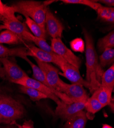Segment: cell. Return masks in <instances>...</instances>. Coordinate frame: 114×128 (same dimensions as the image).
I'll return each instance as SVG.
<instances>
[{
	"label": "cell",
	"instance_id": "cell-1",
	"mask_svg": "<svg viewBox=\"0 0 114 128\" xmlns=\"http://www.w3.org/2000/svg\"><path fill=\"white\" fill-rule=\"evenodd\" d=\"M83 33L86 43V80L90 84V91L93 93L101 87V80L103 72L100 64L98 62V56L91 35L85 29H83Z\"/></svg>",
	"mask_w": 114,
	"mask_h": 128
},
{
	"label": "cell",
	"instance_id": "cell-2",
	"mask_svg": "<svg viewBox=\"0 0 114 128\" xmlns=\"http://www.w3.org/2000/svg\"><path fill=\"white\" fill-rule=\"evenodd\" d=\"M53 2H41L25 0L18 1L11 6L14 8L15 13L18 12L23 15L25 18H32L41 28L45 30L46 14L48 9L47 6Z\"/></svg>",
	"mask_w": 114,
	"mask_h": 128
},
{
	"label": "cell",
	"instance_id": "cell-3",
	"mask_svg": "<svg viewBox=\"0 0 114 128\" xmlns=\"http://www.w3.org/2000/svg\"><path fill=\"white\" fill-rule=\"evenodd\" d=\"M25 114V110L21 103L0 92V123L12 124L23 118Z\"/></svg>",
	"mask_w": 114,
	"mask_h": 128
},
{
	"label": "cell",
	"instance_id": "cell-4",
	"mask_svg": "<svg viewBox=\"0 0 114 128\" xmlns=\"http://www.w3.org/2000/svg\"><path fill=\"white\" fill-rule=\"evenodd\" d=\"M51 47L56 54L68 64L79 69L81 65V59L64 45L61 38L51 39Z\"/></svg>",
	"mask_w": 114,
	"mask_h": 128
},
{
	"label": "cell",
	"instance_id": "cell-5",
	"mask_svg": "<svg viewBox=\"0 0 114 128\" xmlns=\"http://www.w3.org/2000/svg\"><path fill=\"white\" fill-rule=\"evenodd\" d=\"M38 66L42 70L45 74L50 87L53 90L61 92L62 84L64 82L59 78V72L57 68L54 67L49 63L41 62L35 58Z\"/></svg>",
	"mask_w": 114,
	"mask_h": 128
},
{
	"label": "cell",
	"instance_id": "cell-6",
	"mask_svg": "<svg viewBox=\"0 0 114 128\" xmlns=\"http://www.w3.org/2000/svg\"><path fill=\"white\" fill-rule=\"evenodd\" d=\"M58 66L63 72L62 73L59 72L60 75L67 78L72 84H80L88 88L90 91L91 87L90 84L82 78L78 68L70 65L66 61L61 62Z\"/></svg>",
	"mask_w": 114,
	"mask_h": 128
},
{
	"label": "cell",
	"instance_id": "cell-7",
	"mask_svg": "<svg viewBox=\"0 0 114 128\" xmlns=\"http://www.w3.org/2000/svg\"><path fill=\"white\" fill-rule=\"evenodd\" d=\"M86 102L66 103L61 100L57 104L55 114L63 120H67L71 116L75 115L85 108Z\"/></svg>",
	"mask_w": 114,
	"mask_h": 128
},
{
	"label": "cell",
	"instance_id": "cell-8",
	"mask_svg": "<svg viewBox=\"0 0 114 128\" xmlns=\"http://www.w3.org/2000/svg\"><path fill=\"white\" fill-rule=\"evenodd\" d=\"M61 92L65 94L72 102H86L88 98L83 86L79 84H68L63 82L61 87Z\"/></svg>",
	"mask_w": 114,
	"mask_h": 128
},
{
	"label": "cell",
	"instance_id": "cell-9",
	"mask_svg": "<svg viewBox=\"0 0 114 128\" xmlns=\"http://www.w3.org/2000/svg\"><path fill=\"white\" fill-rule=\"evenodd\" d=\"M14 83L18 84L21 86L28 87L34 88L42 93L46 95L47 98L54 101L57 104H59L61 100L54 94V92L48 87L46 86L45 84L40 82L32 78L29 76L24 78L21 80L15 82Z\"/></svg>",
	"mask_w": 114,
	"mask_h": 128
},
{
	"label": "cell",
	"instance_id": "cell-10",
	"mask_svg": "<svg viewBox=\"0 0 114 128\" xmlns=\"http://www.w3.org/2000/svg\"><path fill=\"white\" fill-rule=\"evenodd\" d=\"M0 62L3 66L6 78L12 82L28 76L16 62L9 60L7 58H0Z\"/></svg>",
	"mask_w": 114,
	"mask_h": 128
},
{
	"label": "cell",
	"instance_id": "cell-11",
	"mask_svg": "<svg viewBox=\"0 0 114 128\" xmlns=\"http://www.w3.org/2000/svg\"><path fill=\"white\" fill-rule=\"evenodd\" d=\"M27 56H32L41 62L47 63H54L57 66L61 62L65 61L55 53H49L33 45H31L29 46L27 49Z\"/></svg>",
	"mask_w": 114,
	"mask_h": 128
},
{
	"label": "cell",
	"instance_id": "cell-12",
	"mask_svg": "<svg viewBox=\"0 0 114 128\" xmlns=\"http://www.w3.org/2000/svg\"><path fill=\"white\" fill-rule=\"evenodd\" d=\"M45 26L47 33L53 38H62L64 26L48 9L46 14Z\"/></svg>",
	"mask_w": 114,
	"mask_h": 128
},
{
	"label": "cell",
	"instance_id": "cell-13",
	"mask_svg": "<svg viewBox=\"0 0 114 128\" xmlns=\"http://www.w3.org/2000/svg\"><path fill=\"white\" fill-rule=\"evenodd\" d=\"M25 60L29 63L30 66H31V68L32 69L33 73V77L35 80L40 82L41 83H42L43 84H45L46 86L50 88L54 92V94L57 96L62 101H63L66 103H68V104L72 102L65 94L58 92L51 88V87H50L49 83L47 80V79L45 76L44 73H43L42 70L39 68L38 66H37L36 65H35V64H34L33 62H31L28 58Z\"/></svg>",
	"mask_w": 114,
	"mask_h": 128
},
{
	"label": "cell",
	"instance_id": "cell-14",
	"mask_svg": "<svg viewBox=\"0 0 114 128\" xmlns=\"http://www.w3.org/2000/svg\"><path fill=\"white\" fill-rule=\"evenodd\" d=\"M6 29L13 32L23 39L22 36L25 31L27 30L25 25L18 20H4L2 25H0V30Z\"/></svg>",
	"mask_w": 114,
	"mask_h": 128
},
{
	"label": "cell",
	"instance_id": "cell-15",
	"mask_svg": "<svg viewBox=\"0 0 114 128\" xmlns=\"http://www.w3.org/2000/svg\"><path fill=\"white\" fill-rule=\"evenodd\" d=\"M87 120L86 113L81 111L66 120L63 128H85Z\"/></svg>",
	"mask_w": 114,
	"mask_h": 128
},
{
	"label": "cell",
	"instance_id": "cell-16",
	"mask_svg": "<svg viewBox=\"0 0 114 128\" xmlns=\"http://www.w3.org/2000/svg\"><path fill=\"white\" fill-rule=\"evenodd\" d=\"M27 49L24 47L8 48L0 44V58L18 56L25 60L27 58Z\"/></svg>",
	"mask_w": 114,
	"mask_h": 128
},
{
	"label": "cell",
	"instance_id": "cell-17",
	"mask_svg": "<svg viewBox=\"0 0 114 128\" xmlns=\"http://www.w3.org/2000/svg\"><path fill=\"white\" fill-rule=\"evenodd\" d=\"M22 38L24 40H27L29 42H32L38 47L39 48L48 52L49 53H54L55 52L51 49V46H50L46 41V40L37 38L34 36L30 32L27 30L25 31L23 34Z\"/></svg>",
	"mask_w": 114,
	"mask_h": 128
},
{
	"label": "cell",
	"instance_id": "cell-18",
	"mask_svg": "<svg viewBox=\"0 0 114 128\" xmlns=\"http://www.w3.org/2000/svg\"><path fill=\"white\" fill-rule=\"evenodd\" d=\"M112 92V90L101 87L93 93V94L96 96L99 102L104 107L109 104L112 98L111 97Z\"/></svg>",
	"mask_w": 114,
	"mask_h": 128
},
{
	"label": "cell",
	"instance_id": "cell-19",
	"mask_svg": "<svg viewBox=\"0 0 114 128\" xmlns=\"http://www.w3.org/2000/svg\"><path fill=\"white\" fill-rule=\"evenodd\" d=\"M97 12L99 19L114 24V7L102 6L97 10Z\"/></svg>",
	"mask_w": 114,
	"mask_h": 128
},
{
	"label": "cell",
	"instance_id": "cell-20",
	"mask_svg": "<svg viewBox=\"0 0 114 128\" xmlns=\"http://www.w3.org/2000/svg\"><path fill=\"white\" fill-rule=\"evenodd\" d=\"M103 108L104 106L99 102L94 94H92L90 98H88L85 104V108L87 112L86 113L87 117L89 114L94 115Z\"/></svg>",
	"mask_w": 114,
	"mask_h": 128
},
{
	"label": "cell",
	"instance_id": "cell-21",
	"mask_svg": "<svg viewBox=\"0 0 114 128\" xmlns=\"http://www.w3.org/2000/svg\"><path fill=\"white\" fill-rule=\"evenodd\" d=\"M101 87L113 90L114 88V68L111 66L103 73Z\"/></svg>",
	"mask_w": 114,
	"mask_h": 128
},
{
	"label": "cell",
	"instance_id": "cell-22",
	"mask_svg": "<svg viewBox=\"0 0 114 128\" xmlns=\"http://www.w3.org/2000/svg\"><path fill=\"white\" fill-rule=\"evenodd\" d=\"M25 23L32 32L33 35L37 38L46 40V31L41 28L34 20L29 18H26Z\"/></svg>",
	"mask_w": 114,
	"mask_h": 128
},
{
	"label": "cell",
	"instance_id": "cell-23",
	"mask_svg": "<svg viewBox=\"0 0 114 128\" xmlns=\"http://www.w3.org/2000/svg\"><path fill=\"white\" fill-rule=\"evenodd\" d=\"M19 89L21 92L29 96L30 98L33 101H39L41 100L48 98L44 94L32 88L20 85Z\"/></svg>",
	"mask_w": 114,
	"mask_h": 128
},
{
	"label": "cell",
	"instance_id": "cell-24",
	"mask_svg": "<svg viewBox=\"0 0 114 128\" xmlns=\"http://www.w3.org/2000/svg\"><path fill=\"white\" fill-rule=\"evenodd\" d=\"M21 40V38L13 32L5 30L0 34V44H17Z\"/></svg>",
	"mask_w": 114,
	"mask_h": 128
},
{
	"label": "cell",
	"instance_id": "cell-25",
	"mask_svg": "<svg viewBox=\"0 0 114 128\" xmlns=\"http://www.w3.org/2000/svg\"><path fill=\"white\" fill-rule=\"evenodd\" d=\"M97 47L100 52H103L107 48H114V30L98 40Z\"/></svg>",
	"mask_w": 114,
	"mask_h": 128
},
{
	"label": "cell",
	"instance_id": "cell-26",
	"mask_svg": "<svg viewBox=\"0 0 114 128\" xmlns=\"http://www.w3.org/2000/svg\"><path fill=\"white\" fill-rule=\"evenodd\" d=\"M101 67L104 68L114 62V48H107L99 57Z\"/></svg>",
	"mask_w": 114,
	"mask_h": 128
},
{
	"label": "cell",
	"instance_id": "cell-27",
	"mask_svg": "<svg viewBox=\"0 0 114 128\" xmlns=\"http://www.w3.org/2000/svg\"><path fill=\"white\" fill-rule=\"evenodd\" d=\"M15 12L12 6H8L4 4L0 0V16L4 20H17Z\"/></svg>",
	"mask_w": 114,
	"mask_h": 128
},
{
	"label": "cell",
	"instance_id": "cell-28",
	"mask_svg": "<svg viewBox=\"0 0 114 128\" xmlns=\"http://www.w3.org/2000/svg\"><path fill=\"white\" fill-rule=\"evenodd\" d=\"M66 4H81L88 6L96 11L102 6L99 3H97V1H91V0H62Z\"/></svg>",
	"mask_w": 114,
	"mask_h": 128
},
{
	"label": "cell",
	"instance_id": "cell-29",
	"mask_svg": "<svg viewBox=\"0 0 114 128\" xmlns=\"http://www.w3.org/2000/svg\"><path fill=\"white\" fill-rule=\"evenodd\" d=\"M70 45L71 49L75 52H83L85 50L84 42L81 38H76L71 40Z\"/></svg>",
	"mask_w": 114,
	"mask_h": 128
},
{
	"label": "cell",
	"instance_id": "cell-30",
	"mask_svg": "<svg viewBox=\"0 0 114 128\" xmlns=\"http://www.w3.org/2000/svg\"><path fill=\"white\" fill-rule=\"evenodd\" d=\"M13 124H15L18 127V128H35L34 122L32 120H26L23 123L22 126H20V125L17 124L16 122H14Z\"/></svg>",
	"mask_w": 114,
	"mask_h": 128
},
{
	"label": "cell",
	"instance_id": "cell-31",
	"mask_svg": "<svg viewBox=\"0 0 114 128\" xmlns=\"http://www.w3.org/2000/svg\"><path fill=\"white\" fill-rule=\"evenodd\" d=\"M97 2H100L107 6V7H114V0H100Z\"/></svg>",
	"mask_w": 114,
	"mask_h": 128
},
{
	"label": "cell",
	"instance_id": "cell-32",
	"mask_svg": "<svg viewBox=\"0 0 114 128\" xmlns=\"http://www.w3.org/2000/svg\"><path fill=\"white\" fill-rule=\"evenodd\" d=\"M6 78V74L5 72V70L3 67L2 66L1 64L0 63V78Z\"/></svg>",
	"mask_w": 114,
	"mask_h": 128
},
{
	"label": "cell",
	"instance_id": "cell-33",
	"mask_svg": "<svg viewBox=\"0 0 114 128\" xmlns=\"http://www.w3.org/2000/svg\"><path fill=\"white\" fill-rule=\"evenodd\" d=\"M108 106H109V107H110L111 111L114 113V98H112L111 99Z\"/></svg>",
	"mask_w": 114,
	"mask_h": 128
},
{
	"label": "cell",
	"instance_id": "cell-34",
	"mask_svg": "<svg viewBox=\"0 0 114 128\" xmlns=\"http://www.w3.org/2000/svg\"><path fill=\"white\" fill-rule=\"evenodd\" d=\"M102 128H113V127H112L111 126L108 125V124H104L103 126H102Z\"/></svg>",
	"mask_w": 114,
	"mask_h": 128
},
{
	"label": "cell",
	"instance_id": "cell-35",
	"mask_svg": "<svg viewBox=\"0 0 114 128\" xmlns=\"http://www.w3.org/2000/svg\"><path fill=\"white\" fill-rule=\"evenodd\" d=\"M5 128H18V126H14V124H9L8 126H7Z\"/></svg>",
	"mask_w": 114,
	"mask_h": 128
},
{
	"label": "cell",
	"instance_id": "cell-36",
	"mask_svg": "<svg viewBox=\"0 0 114 128\" xmlns=\"http://www.w3.org/2000/svg\"><path fill=\"white\" fill-rule=\"evenodd\" d=\"M111 67H113V68H114V62H113V64H112V66H111Z\"/></svg>",
	"mask_w": 114,
	"mask_h": 128
},
{
	"label": "cell",
	"instance_id": "cell-37",
	"mask_svg": "<svg viewBox=\"0 0 114 128\" xmlns=\"http://www.w3.org/2000/svg\"><path fill=\"white\" fill-rule=\"evenodd\" d=\"M112 92H113L114 93V88H113V90H112ZM113 98H114V97H113Z\"/></svg>",
	"mask_w": 114,
	"mask_h": 128
}]
</instances>
